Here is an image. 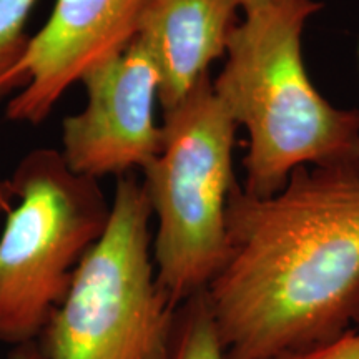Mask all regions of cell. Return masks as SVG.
<instances>
[{"label": "cell", "mask_w": 359, "mask_h": 359, "mask_svg": "<svg viewBox=\"0 0 359 359\" xmlns=\"http://www.w3.org/2000/svg\"><path fill=\"white\" fill-rule=\"evenodd\" d=\"M15 201V191L11 178L0 180V215H6Z\"/></svg>", "instance_id": "obj_12"}, {"label": "cell", "mask_w": 359, "mask_h": 359, "mask_svg": "<svg viewBox=\"0 0 359 359\" xmlns=\"http://www.w3.org/2000/svg\"><path fill=\"white\" fill-rule=\"evenodd\" d=\"M358 58H359V42H358Z\"/></svg>", "instance_id": "obj_15"}, {"label": "cell", "mask_w": 359, "mask_h": 359, "mask_svg": "<svg viewBox=\"0 0 359 359\" xmlns=\"http://www.w3.org/2000/svg\"><path fill=\"white\" fill-rule=\"evenodd\" d=\"M168 359H226L205 291L177 309Z\"/></svg>", "instance_id": "obj_9"}, {"label": "cell", "mask_w": 359, "mask_h": 359, "mask_svg": "<svg viewBox=\"0 0 359 359\" xmlns=\"http://www.w3.org/2000/svg\"><path fill=\"white\" fill-rule=\"evenodd\" d=\"M238 12L235 0H148L135 39L158 72L163 111L212 79L210 67L226 53Z\"/></svg>", "instance_id": "obj_8"}, {"label": "cell", "mask_w": 359, "mask_h": 359, "mask_svg": "<svg viewBox=\"0 0 359 359\" xmlns=\"http://www.w3.org/2000/svg\"><path fill=\"white\" fill-rule=\"evenodd\" d=\"M318 0L241 13L213 90L246 132L241 190L280 191L302 168L359 165V110L331 103L313 83L303 55Z\"/></svg>", "instance_id": "obj_2"}, {"label": "cell", "mask_w": 359, "mask_h": 359, "mask_svg": "<svg viewBox=\"0 0 359 359\" xmlns=\"http://www.w3.org/2000/svg\"><path fill=\"white\" fill-rule=\"evenodd\" d=\"M147 2L57 0L8 75L7 90L19 92L8 102L7 118L30 125L43 122L90 67L132 42Z\"/></svg>", "instance_id": "obj_7"}, {"label": "cell", "mask_w": 359, "mask_h": 359, "mask_svg": "<svg viewBox=\"0 0 359 359\" xmlns=\"http://www.w3.org/2000/svg\"><path fill=\"white\" fill-rule=\"evenodd\" d=\"M236 132L208 79L165 111L160 151L143 168L156 280L177 308L206 290L226 257Z\"/></svg>", "instance_id": "obj_3"}, {"label": "cell", "mask_w": 359, "mask_h": 359, "mask_svg": "<svg viewBox=\"0 0 359 359\" xmlns=\"http://www.w3.org/2000/svg\"><path fill=\"white\" fill-rule=\"evenodd\" d=\"M235 2L241 13H248L253 11H259V8L280 6V4L291 2V0H235Z\"/></svg>", "instance_id": "obj_13"}, {"label": "cell", "mask_w": 359, "mask_h": 359, "mask_svg": "<svg viewBox=\"0 0 359 359\" xmlns=\"http://www.w3.org/2000/svg\"><path fill=\"white\" fill-rule=\"evenodd\" d=\"M15 359H47L45 358V354L42 353V349H40L39 343H30V344H25V346H19L17 349Z\"/></svg>", "instance_id": "obj_14"}, {"label": "cell", "mask_w": 359, "mask_h": 359, "mask_svg": "<svg viewBox=\"0 0 359 359\" xmlns=\"http://www.w3.org/2000/svg\"><path fill=\"white\" fill-rule=\"evenodd\" d=\"M142 182L115 185L105 230L39 338L47 359H168L177 306L160 288Z\"/></svg>", "instance_id": "obj_4"}, {"label": "cell", "mask_w": 359, "mask_h": 359, "mask_svg": "<svg viewBox=\"0 0 359 359\" xmlns=\"http://www.w3.org/2000/svg\"><path fill=\"white\" fill-rule=\"evenodd\" d=\"M87 103L62 122V158L72 172L98 180L143 170L161 145L156 123L160 79L145 47L133 39L80 79Z\"/></svg>", "instance_id": "obj_6"}, {"label": "cell", "mask_w": 359, "mask_h": 359, "mask_svg": "<svg viewBox=\"0 0 359 359\" xmlns=\"http://www.w3.org/2000/svg\"><path fill=\"white\" fill-rule=\"evenodd\" d=\"M226 359H268L359 323V165L302 168L280 191L235 187L205 290Z\"/></svg>", "instance_id": "obj_1"}, {"label": "cell", "mask_w": 359, "mask_h": 359, "mask_svg": "<svg viewBox=\"0 0 359 359\" xmlns=\"http://www.w3.org/2000/svg\"><path fill=\"white\" fill-rule=\"evenodd\" d=\"M268 359H359V330L353 327L326 343L276 354Z\"/></svg>", "instance_id": "obj_11"}, {"label": "cell", "mask_w": 359, "mask_h": 359, "mask_svg": "<svg viewBox=\"0 0 359 359\" xmlns=\"http://www.w3.org/2000/svg\"><path fill=\"white\" fill-rule=\"evenodd\" d=\"M11 182L15 201L0 235V341L25 346L64 302L110 203L95 178L72 172L53 148L29 151Z\"/></svg>", "instance_id": "obj_5"}, {"label": "cell", "mask_w": 359, "mask_h": 359, "mask_svg": "<svg viewBox=\"0 0 359 359\" xmlns=\"http://www.w3.org/2000/svg\"><path fill=\"white\" fill-rule=\"evenodd\" d=\"M34 6L35 0H0V95L8 92V75L29 43L27 22Z\"/></svg>", "instance_id": "obj_10"}]
</instances>
